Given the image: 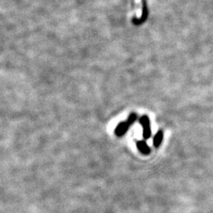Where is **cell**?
<instances>
[{
    "mask_svg": "<svg viewBox=\"0 0 213 213\" xmlns=\"http://www.w3.org/2000/svg\"><path fill=\"white\" fill-rule=\"evenodd\" d=\"M137 147L139 151L144 155H149L150 152H151L150 148H149V146L145 141H137Z\"/></svg>",
    "mask_w": 213,
    "mask_h": 213,
    "instance_id": "obj_3",
    "label": "cell"
},
{
    "mask_svg": "<svg viewBox=\"0 0 213 213\" xmlns=\"http://www.w3.org/2000/svg\"><path fill=\"white\" fill-rule=\"evenodd\" d=\"M140 123L143 127V137L145 140H147L151 137L152 131L150 128V121L147 115H143L140 118Z\"/></svg>",
    "mask_w": 213,
    "mask_h": 213,
    "instance_id": "obj_1",
    "label": "cell"
},
{
    "mask_svg": "<svg viewBox=\"0 0 213 213\" xmlns=\"http://www.w3.org/2000/svg\"><path fill=\"white\" fill-rule=\"evenodd\" d=\"M137 118V114H134V113H133V114H131L129 116L128 119H127V122H128L129 124L131 126V125H133L135 122H136Z\"/></svg>",
    "mask_w": 213,
    "mask_h": 213,
    "instance_id": "obj_5",
    "label": "cell"
},
{
    "mask_svg": "<svg viewBox=\"0 0 213 213\" xmlns=\"http://www.w3.org/2000/svg\"><path fill=\"white\" fill-rule=\"evenodd\" d=\"M130 125L129 124L127 121L126 122H122L118 125V126L116 127L114 133L118 137H122L128 131L129 128H130Z\"/></svg>",
    "mask_w": 213,
    "mask_h": 213,
    "instance_id": "obj_2",
    "label": "cell"
},
{
    "mask_svg": "<svg viewBox=\"0 0 213 213\" xmlns=\"http://www.w3.org/2000/svg\"><path fill=\"white\" fill-rule=\"evenodd\" d=\"M163 137H164V133L162 130H159L156 133V134L155 135L154 139H153V145L155 148H159V145H161V142L163 141Z\"/></svg>",
    "mask_w": 213,
    "mask_h": 213,
    "instance_id": "obj_4",
    "label": "cell"
}]
</instances>
